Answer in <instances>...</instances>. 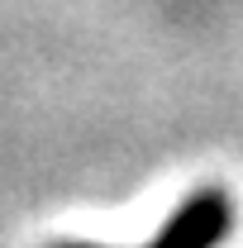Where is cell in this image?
I'll list each match as a JSON object with an SVG mask.
<instances>
[{
    "instance_id": "1",
    "label": "cell",
    "mask_w": 243,
    "mask_h": 248,
    "mask_svg": "<svg viewBox=\"0 0 243 248\" xmlns=\"http://www.w3.org/2000/svg\"><path fill=\"white\" fill-rule=\"evenodd\" d=\"M234 229V201L229 191L205 186L196 196H186L177 205V215L162 224V234L148 248H219ZM58 248H95V244H58Z\"/></svg>"
}]
</instances>
